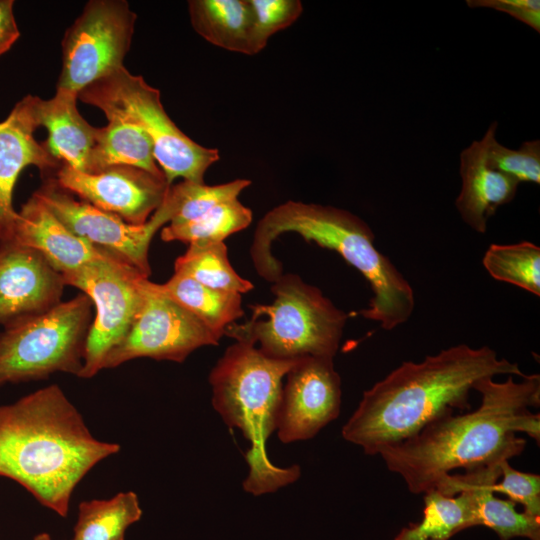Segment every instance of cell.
<instances>
[{"label":"cell","mask_w":540,"mask_h":540,"mask_svg":"<svg viewBox=\"0 0 540 540\" xmlns=\"http://www.w3.org/2000/svg\"><path fill=\"white\" fill-rule=\"evenodd\" d=\"M489 130L460 154L461 191L455 206L462 220L474 231L485 233L488 219L511 202L519 183L493 168L488 159Z\"/></svg>","instance_id":"d6986e66"},{"label":"cell","mask_w":540,"mask_h":540,"mask_svg":"<svg viewBox=\"0 0 540 540\" xmlns=\"http://www.w3.org/2000/svg\"><path fill=\"white\" fill-rule=\"evenodd\" d=\"M120 445L95 438L58 385L0 406V476L65 517L73 490Z\"/></svg>","instance_id":"3957f363"},{"label":"cell","mask_w":540,"mask_h":540,"mask_svg":"<svg viewBox=\"0 0 540 540\" xmlns=\"http://www.w3.org/2000/svg\"><path fill=\"white\" fill-rule=\"evenodd\" d=\"M77 100L76 92L56 88L52 98L38 97L36 110L39 125L48 131L44 144L51 155L61 164L87 172L97 128L82 117Z\"/></svg>","instance_id":"ffe728a7"},{"label":"cell","mask_w":540,"mask_h":540,"mask_svg":"<svg viewBox=\"0 0 540 540\" xmlns=\"http://www.w3.org/2000/svg\"><path fill=\"white\" fill-rule=\"evenodd\" d=\"M188 11L193 29L209 43L247 55L259 52L250 0H191Z\"/></svg>","instance_id":"44dd1931"},{"label":"cell","mask_w":540,"mask_h":540,"mask_svg":"<svg viewBox=\"0 0 540 540\" xmlns=\"http://www.w3.org/2000/svg\"><path fill=\"white\" fill-rule=\"evenodd\" d=\"M66 285L78 288L92 301V320L78 377L91 378L103 369L105 359L128 333L142 300L146 277L109 256L63 275Z\"/></svg>","instance_id":"9c48e42d"},{"label":"cell","mask_w":540,"mask_h":540,"mask_svg":"<svg viewBox=\"0 0 540 540\" xmlns=\"http://www.w3.org/2000/svg\"><path fill=\"white\" fill-rule=\"evenodd\" d=\"M222 336L147 278L132 325L107 355L103 369L142 357L181 363L196 349L217 345Z\"/></svg>","instance_id":"8fae6325"},{"label":"cell","mask_w":540,"mask_h":540,"mask_svg":"<svg viewBox=\"0 0 540 540\" xmlns=\"http://www.w3.org/2000/svg\"><path fill=\"white\" fill-rule=\"evenodd\" d=\"M174 273L182 274L215 289L247 293L253 284L233 268L224 242L190 244L174 263Z\"/></svg>","instance_id":"484cf974"},{"label":"cell","mask_w":540,"mask_h":540,"mask_svg":"<svg viewBox=\"0 0 540 540\" xmlns=\"http://www.w3.org/2000/svg\"><path fill=\"white\" fill-rule=\"evenodd\" d=\"M498 375L526 374L488 346L458 344L420 362H403L364 391L342 436L365 454L378 455L444 413L469 409L468 396L474 385Z\"/></svg>","instance_id":"7a4b0ae2"},{"label":"cell","mask_w":540,"mask_h":540,"mask_svg":"<svg viewBox=\"0 0 540 540\" xmlns=\"http://www.w3.org/2000/svg\"><path fill=\"white\" fill-rule=\"evenodd\" d=\"M500 474V465H495L446 475L435 488L423 494L421 520L402 528L394 540H449L475 527L479 486Z\"/></svg>","instance_id":"e0dca14e"},{"label":"cell","mask_w":540,"mask_h":540,"mask_svg":"<svg viewBox=\"0 0 540 540\" xmlns=\"http://www.w3.org/2000/svg\"><path fill=\"white\" fill-rule=\"evenodd\" d=\"M482 263L495 280L540 296V248L536 244H491Z\"/></svg>","instance_id":"83f0119b"},{"label":"cell","mask_w":540,"mask_h":540,"mask_svg":"<svg viewBox=\"0 0 540 540\" xmlns=\"http://www.w3.org/2000/svg\"><path fill=\"white\" fill-rule=\"evenodd\" d=\"M471 8L485 7L504 12L540 32V2L538 0H467Z\"/></svg>","instance_id":"d6a6232c"},{"label":"cell","mask_w":540,"mask_h":540,"mask_svg":"<svg viewBox=\"0 0 540 540\" xmlns=\"http://www.w3.org/2000/svg\"><path fill=\"white\" fill-rule=\"evenodd\" d=\"M106 118L107 125L97 128L85 173H98L111 166H133L164 175L150 139L139 127L116 116Z\"/></svg>","instance_id":"7402d4cb"},{"label":"cell","mask_w":540,"mask_h":540,"mask_svg":"<svg viewBox=\"0 0 540 540\" xmlns=\"http://www.w3.org/2000/svg\"><path fill=\"white\" fill-rule=\"evenodd\" d=\"M498 123L489 130L488 159L490 165L513 178L518 183H540V141L529 140L514 150L500 144L496 139Z\"/></svg>","instance_id":"f546056e"},{"label":"cell","mask_w":540,"mask_h":540,"mask_svg":"<svg viewBox=\"0 0 540 540\" xmlns=\"http://www.w3.org/2000/svg\"><path fill=\"white\" fill-rule=\"evenodd\" d=\"M55 179L82 201L133 225L150 219L170 187L164 175L133 166H111L98 173H85L62 164Z\"/></svg>","instance_id":"4fadbf2b"},{"label":"cell","mask_w":540,"mask_h":540,"mask_svg":"<svg viewBox=\"0 0 540 540\" xmlns=\"http://www.w3.org/2000/svg\"><path fill=\"white\" fill-rule=\"evenodd\" d=\"M334 358L303 357L287 373L277 420L283 443L313 438L341 408V379Z\"/></svg>","instance_id":"5bb4252c"},{"label":"cell","mask_w":540,"mask_h":540,"mask_svg":"<svg viewBox=\"0 0 540 540\" xmlns=\"http://www.w3.org/2000/svg\"><path fill=\"white\" fill-rule=\"evenodd\" d=\"M500 471L501 480L494 491L505 494L516 505L521 504L525 513L540 517V476L518 471L508 460L500 463Z\"/></svg>","instance_id":"1f68e13d"},{"label":"cell","mask_w":540,"mask_h":540,"mask_svg":"<svg viewBox=\"0 0 540 540\" xmlns=\"http://www.w3.org/2000/svg\"><path fill=\"white\" fill-rule=\"evenodd\" d=\"M33 194L75 235L149 278L150 243L156 232L171 220V211L165 201L146 223L133 225L115 214L76 200L54 177L46 178Z\"/></svg>","instance_id":"7c38bea8"},{"label":"cell","mask_w":540,"mask_h":540,"mask_svg":"<svg viewBox=\"0 0 540 540\" xmlns=\"http://www.w3.org/2000/svg\"><path fill=\"white\" fill-rule=\"evenodd\" d=\"M37 99L38 96L26 95L0 122V243L9 240L17 219L13 191L22 170L35 166L44 173L57 171L62 165L44 142L34 137V131L40 126Z\"/></svg>","instance_id":"2e32d148"},{"label":"cell","mask_w":540,"mask_h":540,"mask_svg":"<svg viewBox=\"0 0 540 540\" xmlns=\"http://www.w3.org/2000/svg\"><path fill=\"white\" fill-rule=\"evenodd\" d=\"M78 99L139 127L153 145L155 160L169 185L177 178L204 183L219 151L188 137L166 113L160 91L124 66L83 88Z\"/></svg>","instance_id":"52a82bcc"},{"label":"cell","mask_w":540,"mask_h":540,"mask_svg":"<svg viewBox=\"0 0 540 540\" xmlns=\"http://www.w3.org/2000/svg\"><path fill=\"white\" fill-rule=\"evenodd\" d=\"M283 233H296L308 242L335 251L368 282L372 297L359 311L365 319L392 330L409 320L415 294L393 262L375 246V235L357 215L330 205L286 201L268 211L258 222L250 248L252 263L265 280L283 274L272 254V243Z\"/></svg>","instance_id":"277c9868"},{"label":"cell","mask_w":540,"mask_h":540,"mask_svg":"<svg viewBox=\"0 0 540 540\" xmlns=\"http://www.w3.org/2000/svg\"><path fill=\"white\" fill-rule=\"evenodd\" d=\"M299 359H274L253 344L235 341L209 375L214 409L250 442L243 488L255 496L275 492L301 475L298 465L277 466L266 451V441L277 428L283 378Z\"/></svg>","instance_id":"5b68a950"},{"label":"cell","mask_w":540,"mask_h":540,"mask_svg":"<svg viewBox=\"0 0 540 540\" xmlns=\"http://www.w3.org/2000/svg\"><path fill=\"white\" fill-rule=\"evenodd\" d=\"M33 540H52L49 534L47 533H40L34 537Z\"/></svg>","instance_id":"e575fe53"},{"label":"cell","mask_w":540,"mask_h":540,"mask_svg":"<svg viewBox=\"0 0 540 540\" xmlns=\"http://www.w3.org/2000/svg\"><path fill=\"white\" fill-rule=\"evenodd\" d=\"M252 222V211L239 199L214 206L200 217L184 223H168L161 229V239L166 242L181 241L190 244L224 242Z\"/></svg>","instance_id":"d4e9b609"},{"label":"cell","mask_w":540,"mask_h":540,"mask_svg":"<svg viewBox=\"0 0 540 540\" xmlns=\"http://www.w3.org/2000/svg\"><path fill=\"white\" fill-rule=\"evenodd\" d=\"M481 395L470 412L448 411L416 434L379 452L386 467L398 474L413 494H424L453 470L472 471L500 465L519 456L526 441L523 432L539 442L540 375L526 374L521 381L485 378L474 385Z\"/></svg>","instance_id":"6da1fadb"},{"label":"cell","mask_w":540,"mask_h":540,"mask_svg":"<svg viewBox=\"0 0 540 540\" xmlns=\"http://www.w3.org/2000/svg\"><path fill=\"white\" fill-rule=\"evenodd\" d=\"M271 304L251 307L244 323L229 325L224 335L259 345L265 355L281 360L334 358L348 315L322 291L296 274H282L271 286Z\"/></svg>","instance_id":"8992f818"},{"label":"cell","mask_w":540,"mask_h":540,"mask_svg":"<svg viewBox=\"0 0 540 540\" xmlns=\"http://www.w3.org/2000/svg\"><path fill=\"white\" fill-rule=\"evenodd\" d=\"M142 509L133 491L110 499H93L79 505L72 540H124L127 528L140 520Z\"/></svg>","instance_id":"cb8c5ba5"},{"label":"cell","mask_w":540,"mask_h":540,"mask_svg":"<svg viewBox=\"0 0 540 540\" xmlns=\"http://www.w3.org/2000/svg\"><path fill=\"white\" fill-rule=\"evenodd\" d=\"M6 242L38 251L62 276L113 256L71 232L34 194L17 212Z\"/></svg>","instance_id":"ac0fdd59"},{"label":"cell","mask_w":540,"mask_h":540,"mask_svg":"<svg viewBox=\"0 0 540 540\" xmlns=\"http://www.w3.org/2000/svg\"><path fill=\"white\" fill-rule=\"evenodd\" d=\"M250 184L248 179H235L217 185L187 180L172 184L164 199L172 214L169 223L194 220L220 203L237 199Z\"/></svg>","instance_id":"f1b7e54d"},{"label":"cell","mask_w":540,"mask_h":540,"mask_svg":"<svg viewBox=\"0 0 540 540\" xmlns=\"http://www.w3.org/2000/svg\"><path fill=\"white\" fill-rule=\"evenodd\" d=\"M93 304L80 293L0 332V386L48 378L56 372L79 376Z\"/></svg>","instance_id":"ba28073f"},{"label":"cell","mask_w":540,"mask_h":540,"mask_svg":"<svg viewBox=\"0 0 540 540\" xmlns=\"http://www.w3.org/2000/svg\"><path fill=\"white\" fill-rule=\"evenodd\" d=\"M13 7V0H0V56L6 53L20 36Z\"/></svg>","instance_id":"836d02e7"},{"label":"cell","mask_w":540,"mask_h":540,"mask_svg":"<svg viewBox=\"0 0 540 540\" xmlns=\"http://www.w3.org/2000/svg\"><path fill=\"white\" fill-rule=\"evenodd\" d=\"M62 274L38 251L0 243V324L41 314L61 302Z\"/></svg>","instance_id":"9a60e30c"},{"label":"cell","mask_w":540,"mask_h":540,"mask_svg":"<svg viewBox=\"0 0 540 540\" xmlns=\"http://www.w3.org/2000/svg\"><path fill=\"white\" fill-rule=\"evenodd\" d=\"M500 476L484 481L478 489L475 526H484L493 530L500 540L523 537L540 540V517H535L516 510V504L509 499H500L494 495V486Z\"/></svg>","instance_id":"4316f807"},{"label":"cell","mask_w":540,"mask_h":540,"mask_svg":"<svg viewBox=\"0 0 540 540\" xmlns=\"http://www.w3.org/2000/svg\"><path fill=\"white\" fill-rule=\"evenodd\" d=\"M125 0H91L67 28L62 40V68L57 88L77 94L123 67L136 22Z\"/></svg>","instance_id":"30bf717a"},{"label":"cell","mask_w":540,"mask_h":540,"mask_svg":"<svg viewBox=\"0 0 540 540\" xmlns=\"http://www.w3.org/2000/svg\"><path fill=\"white\" fill-rule=\"evenodd\" d=\"M158 286L163 293L221 335L244 314L241 294L205 286L182 274L174 273L168 281Z\"/></svg>","instance_id":"603a6c76"},{"label":"cell","mask_w":540,"mask_h":540,"mask_svg":"<svg viewBox=\"0 0 540 540\" xmlns=\"http://www.w3.org/2000/svg\"><path fill=\"white\" fill-rule=\"evenodd\" d=\"M254 15L255 39L259 50L269 38L292 25L302 14L299 0H250Z\"/></svg>","instance_id":"4dcf8cb0"}]
</instances>
